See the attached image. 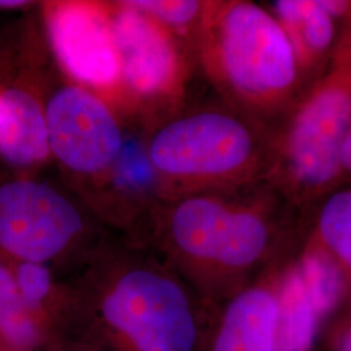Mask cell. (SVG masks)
I'll return each mask as SVG.
<instances>
[{
  "instance_id": "cell-16",
  "label": "cell",
  "mask_w": 351,
  "mask_h": 351,
  "mask_svg": "<svg viewBox=\"0 0 351 351\" xmlns=\"http://www.w3.org/2000/svg\"><path fill=\"white\" fill-rule=\"evenodd\" d=\"M314 242L336 262L351 290V189L326 199L317 217Z\"/></svg>"
},
{
  "instance_id": "cell-3",
  "label": "cell",
  "mask_w": 351,
  "mask_h": 351,
  "mask_svg": "<svg viewBox=\"0 0 351 351\" xmlns=\"http://www.w3.org/2000/svg\"><path fill=\"white\" fill-rule=\"evenodd\" d=\"M194 37L204 75L236 112L264 120L294 101L301 72L269 10L247 0L204 1Z\"/></svg>"
},
{
  "instance_id": "cell-11",
  "label": "cell",
  "mask_w": 351,
  "mask_h": 351,
  "mask_svg": "<svg viewBox=\"0 0 351 351\" xmlns=\"http://www.w3.org/2000/svg\"><path fill=\"white\" fill-rule=\"evenodd\" d=\"M276 278L239 290L220 307L207 351H278Z\"/></svg>"
},
{
  "instance_id": "cell-23",
  "label": "cell",
  "mask_w": 351,
  "mask_h": 351,
  "mask_svg": "<svg viewBox=\"0 0 351 351\" xmlns=\"http://www.w3.org/2000/svg\"><path fill=\"white\" fill-rule=\"evenodd\" d=\"M0 351H3V349H1V348H0Z\"/></svg>"
},
{
  "instance_id": "cell-20",
  "label": "cell",
  "mask_w": 351,
  "mask_h": 351,
  "mask_svg": "<svg viewBox=\"0 0 351 351\" xmlns=\"http://www.w3.org/2000/svg\"><path fill=\"white\" fill-rule=\"evenodd\" d=\"M32 4H33L32 1H25V0H0V11L26 10Z\"/></svg>"
},
{
  "instance_id": "cell-9",
  "label": "cell",
  "mask_w": 351,
  "mask_h": 351,
  "mask_svg": "<svg viewBox=\"0 0 351 351\" xmlns=\"http://www.w3.org/2000/svg\"><path fill=\"white\" fill-rule=\"evenodd\" d=\"M108 8L123 88L142 101L178 97L185 62L175 33L129 1Z\"/></svg>"
},
{
  "instance_id": "cell-6",
  "label": "cell",
  "mask_w": 351,
  "mask_h": 351,
  "mask_svg": "<svg viewBox=\"0 0 351 351\" xmlns=\"http://www.w3.org/2000/svg\"><path fill=\"white\" fill-rule=\"evenodd\" d=\"M111 234L90 206L50 182L0 178V261L46 264L68 278Z\"/></svg>"
},
{
  "instance_id": "cell-15",
  "label": "cell",
  "mask_w": 351,
  "mask_h": 351,
  "mask_svg": "<svg viewBox=\"0 0 351 351\" xmlns=\"http://www.w3.org/2000/svg\"><path fill=\"white\" fill-rule=\"evenodd\" d=\"M315 310L323 322L346 297L348 282L336 262L311 239L297 264Z\"/></svg>"
},
{
  "instance_id": "cell-7",
  "label": "cell",
  "mask_w": 351,
  "mask_h": 351,
  "mask_svg": "<svg viewBox=\"0 0 351 351\" xmlns=\"http://www.w3.org/2000/svg\"><path fill=\"white\" fill-rule=\"evenodd\" d=\"M50 154L80 180L107 178L124 150L119 120L99 94L64 85L45 99Z\"/></svg>"
},
{
  "instance_id": "cell-18",
  "label": "cell",
  "mask_w": 351,
  "mask_h": 351,
  "mask_svg": "<svg viewBox=\"0 0 351 351\" xmlns=\"http://www.w3.org/2000/svg\"><path fill=\"white\" fill-rule=\"evenodd\" d=\"M339 163H341L342 172L351 173V126L346 134V138L342 143V147H341Z\"/></svg>"
},
{
  "instance_id": "cell-5",
  "label": "cell",
  "mask_w": 351,
  "mask_h": 351,
  "mask_svg": "<svg viewBox=\"0 0 351 351\" xmlns=\"http://www.w3.org/2000/svg\"><path fill=\"white\" fill-rule=\"evenodd\" d=\"M351 126V16L326 68L290 113L271 156L269 172L297 198L329 188L342 173L339 152Z\"/></svg>"
},
{
  "instance_id": "cell-13",
  "label": "cell",
  "mask_w": 351,
  "mask_h": 351,
  "mask_svg": "<svg viewBox=\"0 0 351 351\" xmlns=\"http://www.w3.org/2000/svg\"><path fill=\"white\" fill-rule=\"evenodd\" d=\"M276 298L278 351H313L322 320L297 265L277 278Z\"/></svg>"
},
{
  "instance_id": "cell-14",
  "label": "cell",
  "mask_w": 351,
  "mask_h": 351,
  "mask_svg": "<svg viewBox=\"0 0 351 351\" xmlns=\"http://www.w3.org/2000/svg\"><path fill=\"white\" fill-rule=\"evenodd\" d=\"M0 348L51 351L50 339L23 298L11 264L0 261Z\"/></svg>"
},
{
  "instance_id": "cell-1",
  "label": "cell",
  "mask_w": 351,
  "mask_h": 351,
  "mask_svg": "<svg viewBox=\"0 0 351 351\" xmlns=\"http://www.w3.org/2000/svg\"><path fill=\"white\" fill-rule=\"evenodd\" d=\"M68 280L80 339L104 351H207L219 310L149 249L111 234Z\"/></svg>"
},
{
  "instance_id": "cell-4",
  "label": "cell",
  "mask_w": 351,
  "mask_h": 351,
  "mask_svg": "<svg viewBox=\"0 0 351 351\" xmlns=\"http://www.w3.org/2000/svg\"><path fill=\"white\" fill-rule=\"evenodd\" d=\"M146 154L168 199L226 193L268 172L271 164L255 126L234 110L175 117L154 132Z\"/></svg>"
},
{
  "instance_id": "cell-21",
  "label": "cell",
  "mask_w": 351,
  "mask_h": 351,
  "mask_svg": "<svg viewBox=\"0 0 351 351\" xmlns=\"http://www.w3.org/2000/svg\"><path fill=\"white\" fill-rule=\"evenodd\" d=\"M336 351H351V326L341 332L336 342Z\"/></svg>"
},
{
  "instance_id": "cell-8",
  "label": "cell",
  "mask_w": 351,
  "mask_h": 351,
  "mask_svg": "<svg viewBox=\"0 0 351 351\" xmlns=\"http://www.w3.org/2000/svg\"><path fill=\"white\" fill-rule=\"evenodd\" d=\"M43 21L55 58L81 86L97 94L123 88L108 5L50 1Z\"/></svg>"
},
{
  "instance_id": "cell-10",
  "label": "cell",
  "mask_w": 351,
  "mask_h": 351,
  "mask_svg": "<svg viewBox=\"0 0 351 351\" xmlns=\"http://www.w3.org/2000/svg\"><path fill=\"white\" fill-rule=\"evenodd\" d=\"M45 99L25 68L0 69V158L27 171L50 158Z\"/></svg>"
},
{
  "instance_id": "cell-19",
  "label": "cell",
  "mask_w": 351,
  "mask_h": 351,
  "mask_svg": "<svg viewBox=\"0 0 351 351\" xmlns=\"http://www.w3.org/2000/svg\"><path fill=\"white\" fill-rule=\"evenodd\" d=\"M55 351H104L101 348H98L97 345L84 341V339H75V341H68L64 342L63 345L56 349Z\"/></svg>"
},
{
  "instance_id": "cell-22",
  "label": "cell",
  "mask_w": 351,
  "mask_h": 351,
  "mask_svg": "<svg viewBox=\"0 0 351 351\" xmlns=\"http://www.w3.org/2000/svg\"><path fill=\"white\" fill-rule=\"evenodd\" d=\"M3 349V348H1ZM3 351H10V350H5V349H3Z\"/></svg>"
},
{
  "instance_id": "cell-12",
  "label": "cell",
  "mask_w": 351,
  "mask_h": 351,
  "mask_svg": "<svg viewBox=\"0 0 351 351\" xmlns=\"http://www.w3.org/2000/svg\"><path fill=\"white\" fill-rule=\"evenodd\" d=\"M269 12L288 38L302 78L322 73L335 47L339 24L319 0H276Z\"/></svg>"
},
{
  "instance_id": "cell-2",
  "label": "cell",
  "mask_w": 351,
  "mask_h": 351,
  "mask_svg": "<svg viewBox=\"0 0 351 351\" xmlns=\"http://www.w3.org/2000/svg\"><path fill=\"white\" fill-rule=\"evenodd\" d=\"M274 239L263 202L199 193L151 207L133 243L152 251L213 310L263 263Z\"/></svg>"
},
{
  "instance_id": "cell-17",
  "label": "cell",
  "mask_w": 351,
  "mask_h": 351,
  "mask_svg": "<svg viewBox=\"0 0 351 351\" xmlns=\"http://www.w3.org/2000/svg\"><path fill=\"white\" fill-rule=\"evenodd\" d=\"M129 3L173 33H186L188 30L195 33L204 5V1L194 0H138Z\"/></svg>"
}]
</instances>
